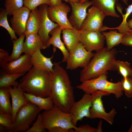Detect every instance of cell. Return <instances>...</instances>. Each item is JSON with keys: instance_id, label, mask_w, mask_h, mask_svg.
Listing matches in <instances>:
<instances>
[{"instance_id": "9", "label": "cell", "mask_w": 132, "mask_h": 132, "mask_svg": "<svg viewBox=\"0 0 132 132\" xmlns=\"http://www.w3.org/2000/svg\"><path fill=\"white\" fill-rule=\"evenodd\" d=\"M92 96L85 93L79 101H74L72 105L69 113L71 116L72 122L76 126L77 122L86 117L89 118V110L92 106Z\"/></svg>"}, {"instance_id": "8", "label": "cell", "mask_w": 132, "mask_h": 132, "mask_svg": "<svg viewBox=\"0 0 132 132\" xmlns=\"http://www.w3.org/2000/svg\"><path fill=\"white\" fill-rule=\"evenodd\" d=\"M94 54L92 52L87 50L80 42L70 53L66 62V69L73 70L79 67L84 68L89 63Z\"/></svg>"}, {"instance_id": "21", "label": "cell", "mask_w": 132, "mask_h": 132, "mask_svg": "<svg viewBox=\"0 0 132 132\" xmlns=\"http://www.w3.org/2000/svg\"><path fill=\"white\" fill-rule=\"evenodd\" d=\"M64 44L70 53L74 50L80 42V34L79 30L74 28L62 30Z\"/></svg>"}, {"instance_id": "4", "label": "cell", "mask_w": 132, "mask_h": 132, "mask_svg": "<svg viewBox=\"0 0 132 132\" xmlns=\"http://www.w3.org/2000/svg\"><path fill=\"white\" fill-rule=\"evenodd\" d=\"M107 74H103L97 78L83 81L76 88L85 93L92 94L100 91L108 94H113L117 99L121 98L123 93L121 81L116 83L110 82L107 80Z\"/></svg>"}, {"instance_id": "42", "label": "cell", "mask_w": 132, "mask_h": 132, "mask_svg": "<svg viewBox=\"0 0 132 132\" xmlns=\"http://www.w3.org/2000/svg\"><path fill=\"white\" fill-rule=\"evenodd\" d=\"M102 120H100L99 123L98 128H97L96 132H102Z\"/></svg>"}, {"instance_id": "48", "label": "cell", "mask_w": 132, "mask_h": 132, "mask_svg": "<svg viewBox=\"0 0 132 132\" xmlns=\"http://www.w3.org/2000/svg\"><path fill=\"white\" fill-rule=\"evenodd\" d=\"M126 3L127 4V5H128L127 2L128 1V0H124Z\"/></svg>"}, {"instance_id": "39", "label": "cell", "mask_w": 132, "mask_h": 132, "mask_svg": "<svg viewBox=\"0 0 132 132\" xmlns=\"http://www.w3.org/2000/svg\"><path fill=\"white\" fill-rule=\"evenodd\" d=\"M97 128L88 124L81 125L75 130L74 132H96Z\"/></svg>"}, {"instance_id": "29", "label": "cell", "mask_w": 132, "mask_h": 132, "mask_svg": "<svg viewBox=\"0 0 132 132\" xmlns=\"http://www.w3.org/2000/svg\"><path fill=\"white\" fill-rule=\"evenodd\" d=\"M116 6L118 11L121 13L123 17V21L121 24L118 27L110 29H117L119 32L125 34L131 29L129 28L127 25V20L129 15L132 12V4L129 5L125 9L126 13L123 14L122 11L121 7L119 3H116Z\"/></svg>"}, {"instance_id": "19", "label": "cell", "mask_w": 132, "mask_h": 132, "mask_svg": "<svg viewBox=\"0 0 132 132\" xmlns=\"http://www.w3.org/2000/svg\"><path fill=\"white\" fill-rule=\"evenodd\" d=\"M25 37L23 46L24 54L31 55L39 49L48 48L38 33L30 34Z\"/></svg>"}, {"instance_id": "12", "label": "cell", "mask_w": 132, "mask_h": 132, "mask_svg": "<svg viewBox=\"0 0 132 132\" xmlns=\"http://www.w3.org/2000/svg\"><path fill=\"white\" fill-rule=\"evenodd\" d=\"M69 6L62 3L55 7L48 6L47 13L49 18L57 24L62 30L73 28L67 18V15L71 10Z\"/></svg>"}, {"instance_id": "44", "label": "cell", "mask_w": 132, "mask_h": 132, "mask_svg": "<svg viewBox=\"0 0 132 132\" xmlns=\"http://www.w3.org/2000/svg\"><path fill=\"white\" fill-rule=\"evenodd\" d=\"M66 2H71L75 3H80L81 0H62Z\"/></svg>"}, {"instance_id": "5", "label": "cell", "mask_w": 132, "mask_h": 132, "mask_svg": "<svg viewBox=\"0 0 132 132\" xmlns=\"http://www.w3.org/2000/svg\"><path fill=\"white\" fill-rule=\"evenodd\" d=\"M41 110L38 107L30 102L23 105L18 110L14 121L8 132H25Z\"/></svg>"}, {"instance_id": "13", "label": "cell", "mask_w": 132, "mask_h": 132, "mask_svg": "<svg viewBox=\"0 0 132 132\" xmlns=\"http://www.w3.org/2000/svg\"><path fill=\"white\" fill-rule=\"evenodd\" d=\"M31 57V55L24 54L17 59L9 62L1 68L8 74H25L33 66Z\"/></svg>"}, {"instance_id": "1", "label": "cell", "mask_w": 132, "mask_h": 132, "mask_svg": "<svg viewBox=\"0 0 132 132\" xmlns=\"http://www.w3.org/2000/svg\"><path fill=\"white\" fill-rule=\"evenodd\" d=\"M60 63L55 62L53 70L50 73L49 96L54 105L69 113L75 101L73 88L66 70Z\"/></svg>"}, {"instance_id": "3", "label": "cell", "mask_w": 132, "mask_h": 132, "mask_svg": "<svg viewBox=\"0 0 132 132\" xmlns=\"http://www.w3.org/2000/svg\"><path fill=\"white\" fill-rule=\"evenodd\" d=\"M50 72L34 66L24 75L19 86L24 92L43 97L49 96Z\"/></svg>"}, {"instance_id": "45", "label": "cell", "mask_w": 132, "mask_h": 132, "mask_svg": "<svg viewBox=\"0 0 132 132\" xmlns=\"http://www.w3.org/2000/svg\"><path fill=\"white\" fill-rule=\"evenodd\" d=\"M127 25L129 28L130 29H132V18L127 22Z\"/></svg>"}, {"instance_id": "30", "label": "cell", "mask_w": 132, "mask_h": 132, "mask_svg": "<svg viewBox=\"0 0 132 132\" xmlns=\"http://www.w3.org/2000/svg\"><path fill=\"white\" fill-rule=\"evenodd\" d=\"M115 67L116 70L123 78L132 77V68L130 63L128 61L116 60Z\"/></svg>"}, {"instance_id": "37", "label": "cell", "mask_w": 132, "mask_h": 132, "mask_svg": "<svg viewBox=\"0 0 132 132\" xmlns=\"http://www.w3.org/2000/svg\"><path fill=\"white\" fill-rule=\"evenodd\" d=\"M121 43L123 45L132 47V29H130L125 34Z\"/></svg>"}, {"instance_id": "28", "label": "cell", "mask_w": 132, "mask_h": 132, "mask_svg": "<svg viewBox=\"0 0 132 132\" xmlns=\"http://www.w3.org/2000/svg\"><path fill=\"white\" fill-rule=\"evenodd\" d=\"M25 35L23 34L16 40H12L13 49L10 56L9 62L15 60L19 58L23 53L24 40Z\"/></svg>"}, {"instance_id": "47", "label": "cell", "mask_w": 132, "mask_h": 132, "mask_svg": "<svg viewBox=\"0 0 132 132\" xmlns=\"http://www.w3.org/2000/svg\"><path fill=\"white\" fill-rule=\"evenodd\" d=\"M121 0L125 4H126L127 5V4L126 3V2H125V1L124 0Z\"/></svg>"}, {"instance_id": "15", "label": "cell", "mask_w": 132, "mask_h": 132, "mask_svg": "<svg viewBox=\"0 0 132 132\" xmlns=\"http://www.w3.org/2000/svg\"><path fill=\"white\" fill-rule=\"evenodd\" d=\"M31 11L24 6L13 13L10 20L11 28L19 37L25 33Z\"/></svg>"}, {"instance_id": "38", "label": "cell", "mask_w": 132, "mask_h": 132, "mask_svg": "<svg viewBox=\"0 0 132 132\" xmlns=\"http://www.w3.org/2000/svg\"><path fill=\"white\" fill-rule=\"evenodd\" d=\"M10 56L7 51L0 49V66L1 68L9 62Z\"/></svg>"}, {"instance_id": "23", "label": "cell", "mask_w": 132, "mask_h": 132, "mask_svg": "<svg viewBox=\"0 0 132 132\" xmlns=\"http://www.w3.org/2000/svg\"><path fill=\"white\" fill-rule=\"evenodd\" d=\"M118 0H92L93 5L101 11L106 16L119 18L116 12L115 5Z\"/></svg>"}, {"instance_id": "26", "label": "cell", "mask_w": 132, "mask_h": 132, "mask_svg": "<svg viewBox=\"0 0 132 132\" xmlns=\"http://www.w3.org/2000/svg\"><path fill=\"white\" fill-rule=\"evenodd\" d=\"M101 33L105 38L107 45L106 48L109 50L121 43L125 34L118 33L117 30H111L108 32H103Z\"/></svg>"}, {"instance_id": "25", "label": "cell", "mask_w": 132, "mask_h": 132, "mask_svg": "<svg viewBox=\"0 0 132 132\" xmlns=\"http://www.w3.org/2000/svg\"><path fill=\"white\" fill-rule=\"evenodd\" d=\"M25 74H8L1 69L0 72V88H8L11 86L13 87H18L19 84L16 80Z\"/></svg>"}, {"instance_id": "24", "label": "cell", "mask_w": 132, "mask_h": 132, "mask_svg": "<svg viewBox=\"0 0 132 132\" xmlns=\"http://www.w3.org/2000/svg\"><path fill=\"white\" fill-rule=\"evenodd\" d=\"M23 94L27 100L37 106L41 110H48L52 109L54 106L53 101L49 96L44 98L24 92Z\"/></svg>"}, {"instance_id": "7", "label": "cell", "mask_w": 132, "mask_h": 132, "mask_svg": "<svg viewBox=\"0 0 132 132\" xmlns=\"http://www.w3.org/2000/svg\"><path fill=\"white\" fill-rule=\"evenodd\" d=\"M91 94L92 98V106L89 110V118L103 119L110 124L112 125L114 121V118L117 113L116 110L113 108L109 112H106L102 99L103 96L109 94L100 91L95 92Z\"/></svg>"}, {"instance_id": "16", "label": "cell", "mask_w": 132, "mask_h": 132, "mask_svg": "<svg viewBox=\"0 0 132 132\" xmlns=\"http://www.w3.org/2000/svg\"><path fill=\"white\" fill-rule=\"evenodd\" d=\"M48 6L47 4H43L39 6V8L42 19L41 25L38 33L46 45L50 37L49 35L50 32L59 26L57 24L54 22L49 18L47 13Z\"/></svg>"}, {"instance_id": "27", "label": "cell", "mask_w": 132, "mask_h": 132, "mask_svg": "<svg viewBox=\"0 0 132 132\" xmlns=\"http://www.w3.org/2000/svg\"><path fill=\"white\" fill-rule=\"evenodd\" d=\"M10 97L8 88H0V113L11 114Z\"/></svg>"}, {"instance_id": "33", "label": "cell", "mask_w": 132, "mask_h": 132, "mask_svg": "<svg viewBox=\"0 0 132 132\" xmlns=\"http://www.w3.org/2000/svg\"><path fill=\"white\" fill-rule=\"evenodd\" d=\"M123 92L128 98H132V77L122 78L120 81Z\"/></svg>"}, {"instance_id": "11", "label": "cell", "mask_w": 132, "mask_h": 132, "mask_svg": "<svg viewBox=\"0 0 132 132\" xmlns=\"http://www.w3.org/2000/svg\"><path fill=\"white\" fill-rule=\"evenodd\" d=\"M80 42L87 51L97 52L104 48L105 38L100 32L79 30Z\"/></svg>"}, {"instance_id": "31", "label": "cell", "mask_w": 132, "mask_h": 132, "mask_svg": "<svg viewBox=\"0 0 132 132\" xmlns=\"http://www.w3.org/2000/svg\"><path fill=\"white\" fill-rule=\"evenodd\" d=\"M8 13L5 9L1 8L0 11V26L5 29L10 34L12 40L18 38L13 30L10 26L7 20Z\"/></svg>"}, {"instance_id": "18", "label": "cell", "mask_w": 132, "mask_h": 132, "mask_svg": "<svg viewBox=\"0 0 132 132\" xmlns=\"http://www.w3.org/2000/svg\"><path fill=\"white\" fill-rule=\"evenodd\" d=\"M53 53L52 56L47 57L42 53L40 50L39 49L31 55V60L33 66L43 71L49 72L53 71L54 64L51 59L53 58L54 53L56 51V48L54 47Z\"/></svg>"}, {"instance_id": "40", "label": "cell", "mask_w": 132, "mask_h": 132, "mask_svg": "<svg viewBox=\"0 0 132 132\" xmlns=\"http://www.w3.org/2000/svg\"><path fill=\"white\" fill-rule=\"evenodd\" d=\"M73 129H66L59 127H53L48 130L49 132H74Z\"/></svg>"}, {"instance_id": "17", "label": "cell", "mask_w": 132, "mask_h": 132, "mask_svg": "<svg viewBox=\"0 0 132 132\" xmlns=\"http://www.w3.org/2000/svg\"><path fill=\"white\" fill-rule=\"evenodd\" d=\"M12 100V115L13 123L16 115L19 110L22 106L29 102L24 97V91L19 86L18 87H11L8 88Z\"/></svg>"}, {"instance_id": "14", "label": "cell", "mask_w": 132, "mask_h": 132, "mask_svg": "<svg viewBox=\"0 0 132 132\" xmlns=\"http://www.w3.org/2000/svg\"><path fill=\"white\" fill-rule=\"evenodd\" d=\"M72 9V12L68 19L71 24L75 29L80 30L87 13L86 10L90 6L93 5L92 1L87 0L83 3L69 2Z\"/></svg>"}, {"instance_id": "10", "label": "cell", "mask_w": 132, "mask_h": 132, "mask_svg": "<svg viewBox=\"0 0 132 132\" xmlns=\"http://www.w3.org/2000/svg\"><path fill=\"white\" fill-rule=\"evenodd\" d=\"M105 16L99 9L93 5L88 9L80 30L100 32L104 31L105 26L103 23Z\"/></svg>"}, {"instance_id": "2", "label": "cell", "mask_w": 132, "mask_h": 132, "mask_svg": "<svg viewBox=\"0 0 132 132\" xmlns=\"http://www.w3.org/2000/svg\"><path fill=\"white\" fill-rule=\"evenodd\" d=\"M117 52L115 48L109 50L106 47L96 52L88 64L80 71V81L107 74L109 70H116L115 62Z\"/></svg>"}, {"instance_id": "34", "label": "cell", "mask_w": 132, "mask_h": 132, "mask_svg": "<svg viewBox=\"0 0 132 132\" xmlns=\"http://www.w3.org/2000/svg\"><path fill=\"white\" fill-rule=\"evenodd\" d=\"M24 6L28 8L31 11L40 5L44 4L49 6L50 4L49 0H23Z\"/></svg>"}, {"instance_id": "41", "label": "cell", "mask_w": 132, "mask_h": 132, "mask_svg": "<svg viewBox=\"0 0 132 132\" xmlns=\"http://www.w3.org/2000/svg\"><path fill=\"white\" fill-rule=\"evenodd\" d=\"M50 4L49 6L50 7H55L59 6L62 3V0H49Z\"/></svg>"}, {"instance_id": "43", "label": "cell", "mask_w": 132, "mask_h": 132, "mask_svg": "<svg viewBox=\"0 0 132 132\" xmlns=\"http://www.w3.org/2000/svg\"><path fill=\"white\" fill-rule=\"evenodd\" d=\"M8 132L7 128L4 126L0 124V132Z\"/></svg>"}, {"instance_id": "36", "label": "cell", "mask_w": 132, "mask_h": 132, "mask_svg": "<svg viewBox=\"0 0 132 132\" xmlns=\"http://www.w3.org/2000/svg\"><path fill=\"white\" fill-rule=\"evenodd\" d=\"M13 123L11 114L0 113V124L5 127L8 130Z\"/></svg>"}, {"instance_id": "20", "label": "cell", "mask_w": 132, "mask_h": 132, "mask_svg": "<svg viewBox=\"0 0 132 132\" xmlns=\"http://www.w3.org/2000/svg\"><path fill=\"white\" fill-rule=\"evenodd\" d=\"M62 31L59 26L53 30L49 33L51 36L46 45L48 47L52 45L54 47L59 49L63 55L62 62H66L69 56L70 53L65 47L64 44L61 40L60 35Z\"/></svg>"}, {"instance_id": "35", "label": "cell", "mask_w": 132, "mask_h": 132, "mask_svg": "<svg viewBox=\"0 0 132 132\" xmlns=\"http://www.w3.org/2000/svg\"><path fill=\"white\" fill-rule=\"evenodd\" d=\"M42 118L41 114L39 113L36 121L33 126L25 132H45L46 129H44L42 124Z\"/></svg>"}, {"instance_id": "46", "label": "cell", "mask_w": 132, "mask_h": 132, "mask_svg": "<svg viewBox=\"0 0 132 132\" xmlns=\"http://www.w3.org/2000/svg\"><path fill=\"white\" fill-rule=\"evenodd\" d=\"M86 0H81L80 3H83Z\"/></svg>"}, {"instance_id": "22", "label": "cell", "mask_w": 132, "mask_h": 132, "mask_svg": "<svg viewBox=\"0 0 132 132\" xmlns=\"http://www.w3.org/2000/svg\"><path fill=\"white\" fill-rule=\"evenodd\" d=\"M41 13L37 8L31 11L24 33L25 37L32 33H38L41 25Z\"/></svg>"}, {"instance_id": "6", "label": "cell", "mask_w": 132, "mask_h": 132, "mask_svg": "<svg viewBox=\"0 0 132 132\" xmlns=\"http://www.w3.org/2000/svg\"><path fill=\"white\" fill-rule=\"evenodd\" d=\"M42 124L46 130L56 127L75 130L77 127L72 122L70 113L64 112L56 106L48 110H45L41 114Z\"/></svg>"}, {"instance_id": "32", "label": "cell", "mask_w": 132, "mask_h": 132, "mask_svg": "<svg viewBox=\"0 0 132 132\" xmlns=\"http://www.w3.org/2000/svg\"><path fill=\"white\" fill-rule=\"evenodd\" d=\"M23 5V0H5V9L10 16L22 7Z\"/></svg>"}]
</instances>
